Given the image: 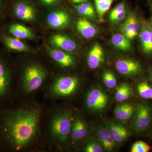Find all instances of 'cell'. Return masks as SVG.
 I'll list each match as a JSON object with an SVG mask.
<instances>
[{"mask_svg":"<svg viewBox=\"0 0 152 152\" xmlns=\"http://www.w3.org/2000/svg\"><path fill=\"white\" fill-rule=\"evenodd\" d=\"M42 1L44 4L50 5L54 4L56 1L57 0H42Z\"/></svg>","mask_w":152,"mask_h":152,"instance_id":"cell-34","label":"cell"},{"mask_svg":"<svg viewBox=\"0 0 152 152\" xmlns=\"http://www.w3.org/2000/svg\"><path fill=\"white\" fill-rule=\"evenodd\" d=\"M106 126L116 143H122L125 142L130 135V133L126 128L116 123L107 122Z\"/></svg>","mask_w":152,"mask_h":152,"instance_id":"cell-11","label":"cell"},{"mask_svg":"<svg viewBox=\"0 0 152 152\" xmlns=\"http://www.w3.org/2000/svg\"><path fill=\"white\" fill-rule=\"evenodd\" d=\"M135 111L134 106L130 104H121L117 106L114 110V114L117 119L126 121L131 118Z\"/></svg>","mask_w":152,"mask_h":152,"instance_id":"cell-19","label":"cell"},{"mask_svg":"<svg viewBox=\"0 0 152 152\" xmlns=\"http://www.w3.org/2000/svg\"><path fill=\"white\" fill-rule=\"evenodd\" d=\"M76 26L78 31L87 39L93 37L96 33V29L94 26L86 19H79Z\"/></svg>","mask_w":152,"mask_h":152,"instance_id":"cell-21","label":"cell"},{"mask_svg":"<svg viewBox=\"0 0 152 152\" xmlns=\"http://www.w3.org/2000/svg\"><path fill=\"white\" fill-rule=\"evenodd\" d=\"M126 10L124 4L123 3H120L112 10L110 15V19L111 21L117 15L121 13L122 12Z\"/></svg>","mask_w":152,"mask_h":152,"instance_id":"cell-31","label":"cell"},{"mask_svg":"<svg viewBox=\"0 0 152 152\" xmlns=\"http://www.w3.org/2000/svg\"><path fill=\"white\" fill-rule=\"evenodd\" d=\"M151 3L152 5V0H151Z\"/></svg>","mask_w":152,"mask_h":152,"instance_id":"cell-38","label":"cell"},{"mask_svg":"<svg viewBox=\"0 0 152 152\" xmlns=\"http://www.w3.org/2000/svg\"><path fill=\"white\" fill-rule=\"evenodd\" d=\"M115 68L120 74L124 75H135L140 72L141 66L140 63L130 59H122L115 63Z\"/></svg>","mask_w":152,"mask_h":152,"instance_id":"cell-8","label":"cell"},{"mask_svg":"<svg viewBox=\"0 0 152 152\" xmlns=\"http://www.w3.org/2000/svg\"><path fill=\"white\" fill-rule=\"evenodd\" d=\"M104 60V50L99 44H95L88 54V66L90 69H94L100 65Z\"/></svg>","mask_w":152,"mask_h":152,"instance_id":"cell-15","label":"cell"},{"mask_svg":"<svg viewBox=\"0 0 152 152\" xmlns=\"http://www.w3.org/2000/svg\"><path fill=\"white\" fill-rule=\"evenodd\" d=\"M151 147L146 143L143 141L136 142L132 145L131 151L132 152H148Z\"/></svg>","mask_w":152,"mask_h":152,"instance_id":"cell-29","label":"cell"},{"mask_svg":"<svg viewBox=\"0 0 152 152\" xmlns=\"http://www.w3.org/2000/svg\"><path fill=\"white\" fill-rule=\"evenodd\" d=\"M114 0H94L96 10L101 20L111 7Z\"/></svg>","mask_w":152,"mask_h":152,"instance_id":"cell-26","label":"cell"},{"mask_svg":"<svg viewBox=\"0 0 152 152\" xmlns=\"http://www.w3.org/2000/svg\"><path fill=\"white\" fill-rule=\"evenodd\" d=\"M69 22V17L66 12L56 11L49 14L47 18L48 24L55 29L66 27Z\"/></svg>","mask_w":152,"mask_h":152,"instance_id":"cell-12","label":"cell"},{"mask_svg":"<svg viewBox=\"0 0 152 152\" xmlns=\"http://www.w3.org/2000/svg\"><path fill=\"white\" fill-rule=\"evenodd\" d=\"M72 123L70 112L65 111L57 114L51 123L52 135L58 140L65 142L70 135Z\"/></svg>","mask_w":152,"mask_h":152,"instance_id":"cell-3","label":"cell"},{"mask_svg":"<svg viewBox=\"0 0 152 152\" xmlns=\"http://www.w3.org/2000/svg\"><path fill=\"white\" fill-rule=\"evenodd\" d=\"M132 94V90L130 87L126 84L120 85L115 94L116 100L119 102H122L126 100Z\"/></svg>","mask_w":152,"mask_h":152,"instance_id":"cell-25","label":"cell"},{"mask_svg":"<svg viewBox=\"0 0 152 152\" xmlns=\"http://www.w3.org/2000/svg\"><path fill=\"white\" fill-rule=\"evenodd\" d=\"M112 42L114 46L123 51L126 52L132 50L130 39L124 35L120 34H114L112 37Z\"/></svg>","mask_w":152,"mask_h":152,"instance_id":"cell-23","label":"cell"},{"mask_svg":"<svg viewBox=\"0 0 152 152\" xmlns=\"http://www.w3.org/2000/svg\"><path fill=\"white\" fill-rule=\"evenodd\" d=\"M12 74L10 66L6 58L0 54V109L10 100L12 94Z\"/></svg>","mask_w":152,"mask_h":152,"instance_id":"cell-2","label":"cell"},{"mask_svg":"<svg viewBox=\"0 0 152 152\" xmlns=\"http://www.w3.org/2000/svg\"><path fill=\"white\" fill-rule=\"evenodd\" d=\"M108 102V96L99 88H94L91 90L86 99L87 107L92 111L102 110L107 107Z\"/></svg>","mask_w":152,"mask_h":152,"instance_id":"cell-7","label":"cell"},{"mask_svg":"<svg viewBox=\"0 0 152 152\" xmlns=\"http://www.w3.org/2000/svg\"><path fill=\"white\" fill-rule=\"evenodd\" d=\"M148 23L149 24L150 27H151V29L152 30V15H151V18H150V21Z\"/></svg>","mask_w":152,"mask_h":152,"instance_id":"cell-36","label":"cell"},{"mask_svg":"<svg viewBox=\"0 0 152 152\" xmlns=\"http://www.w3.org/2000/svg\"><path fill=\"white\" fill-rule=\"evenodd\" d=\"M79 83L78 79L76 77H60L52 86V92L55 95L60 96H69L76 91Z\"/></svg>","mask_w":152,"mask_h":152,"instance_id":"cell-5","label":"cell"},{"mask_svg":"<svg viewBox=\"0 0 152 152\" xmlns=\"http://www.w3.org/2000/svg\"><path fill=\"white\" fill-rule=\"evenodd\" d=\"M40 115L34 108L0 109V150L18 151L29 145L37 134Z\"/></svg>","mask_w":152,"mask_h":152,"instance_id":"cell-1","label":"cell"},{"mask_svg":"<svg viewBox=\"0 0 152 152\" xmlns=\"http://www.w3.org/2000/svg\"><path fill=\"white\" fill-rule=\"evenodd\" d=\"M135 113L132 124L133 129L137 132L146 130L151 123V112L150 107L146 104H139L136 107Z\"/></svg>","mask_w":152,"mask_h":152,"instance_id":"cell-6","label":"cell"},{"mask_svg":"<svg viewBox=\"0 0 152 152\" xmlns=\"http://www.w3.org/2000/svg\"><path fill=\"white\" fill-rule=\"evenodd\" d=\"M88 133V126L83 120L77 118L72 124L70 135L74 141L84 138Z\"/></svg>","mask_w":152,"mask_h":152,"instance_id":"cell-17","label":"cell"},{"mask_svg":"<svg viewBox=\"0 0 152 152\" xmlns=\"http://www.w3.org/2000/svg\"><path fill=\"white\" fill-rule=\"evenodd\" d=\"M103 80L106 86L109 88H113L117 85V80L113 74L109 71L105 72L103 75Z\"/></svg>","mask_w":152,"mask_h":152,"instance_id":"cell-28","label":"cell"},{"mask_svg":"<svg viewBox=\"0 0 152 152\" xmlns=\"http://www.w3.org/2000/svg\"><path fill=\"white\" fill-rule=\"evenodd\" d=\"M78 13L83 17L94 18L96 14L94 6L91 3H83L75 6Z\"/></svg>","mask_w":152,"mask_h":152,"instance_id":"cell-24","label":"cell"},{"mask_svg":"<svg viewBox=\"0 0 152 152\" xmlns=\"http://www.w3.org/2000/svg\"><path fill=\"white\" fill-rule=\"evenodd\" d=\"M50 43L55 48L66 51L75 50L77 47V45L75 41L67 36L60 34L52 36L50 38Z\"/></svg>","mask_w":152,"mask_h":152,"instance_id":"cell-14","label":"cell"},{"mask_svg":"<svg viewBox=\"0 0 152 152\" xmlns=\"http://www.w3.org/2000/svg\"><path fill=\"white\" fill-rule=\"evenodd\" d=\"M5 4L4 2V0H0V16L4 12V9Z\"/></svg>","mask_w":152,"mask_h":152,"instance_id":"cell-33","label":"cell"},{"mask_svg":"<svg viewBox=\"0 0 152 152\" xmlns=\"http://www.w3.org/2000/svg\"><path fill=\"white\" fill-rule=\"evenodd\" d=\"M48 52L51 58L62 66L68 67L75 64L73 57L66 52L51 49H49Z\"/></svg>","mask_w":152,"mask_h":152,"instance_id":"cell-16","label":"cell"},{"mask_svg":"<svg viewBox=\"0 0 152 152\" xmlns=\"http://www.w3.org/2000/svg\"><path fill=\"white\" fill-rule=\"evenodd\" d=\"M99 143L107 151H112L116 148V142L112 137L107 128L100 126L98 128L96 133Z\"/></svg>","mask_w":152,"mask_h":152,"instance_id":"cell-13","label":"cell"},{"mask_svg":"<svg viewBox=\"0 0 152 152\" xmlns=\"http://www.w3.org/2000/svg\"><path fill=\"white\" fill-rule=\"evenodd\" d=\"M46 77L45 70L39 66L32 64L26 68L24 73L23 86L28 92L34 91L39 88Z\"/></svg>","mask_w":152,"mask_h":152,"instance_id":"cell-4","label":"cell"},{"mask_svg":"<svg viewBox=\"0 0 152 152\" xmlns=\"http://www.w3.org/2000/svg\"><path fill=\"white\" fill-rule=\"evenodd\" d=\"M141 26V21L140 20L135 14L131 13L122 26L121 31L123 34L131 31H135L139 33Z\"/></svg>","mask_w":152,"mask_h":152,"instance_id":"cell-20","label":"cell"},{"mask_svg":"<svg viewBox=\"0 0 152 152\" xmlns=\"http://www.w3.org/2000/svg\"><path fill=\"white\" fill-rule=\"evenodd\" d=\"M149 76L150 80L152 82V67L151 68L150 70Z\"/></svg>","mask_w":152,"mask_h":152,"instance_id":"cell-37","label":"cell"},{"mask_svg":"<svg viewBox=\"0 0 152 152\" xmlns=\"http://www.w3.org/2000/svg\"><path fill=\"white\" fill-rule=\"evenodd\" d=\"M10 35L19 39H32L34 35L30 29L17 23H13L7 27Z\"/></svg>","mask_w":152,"mask_h":152,"instance_id":"cell-18","label":"cell"},{"mask_svg":"<svg viewBox=\"0 0 152 152\" xmlns=\"http://www.w3.org/2000/svg\"><path fill=\"white\" fill-rule=\"evenodd\" d=\"M0 39L6 48L9 50L17 52H27L29 50L26 45L18 38L9 35L6 33L0 34Z\"/></svg>","mask_w":152,"mask_h":152,"instance_id":"cell-10","label":"cell"},{"mask_svg":"<svg viewBox=\"0 0 152 152\" xmlns=\"http://www.w3.org/2000/svg\"><path fill=\"white\" fill-rule=\"evenodd\" d=\"M126 15V12L125 10L117 15L111 21L114 23H117V22L121 21L125 18Z\"/></svg>","mask_w":152,"mask_h":152,"instance_id":"cell-32","label":"cell"},{"mask_svg":"<svg viewBox=\"0 0 152 152\" xmlns=\"http://www.w3.org/2000/svg\"><path fill=\"white\" fill-rule=\"evenodd\" d=\"M137 90L141 97L146 99H152V87L146 81L139 83Z\"/></svg>","mask_w":152,"mask_h":152,"instance_id":"cell-27","label":"cell"},{"mask_svg":"<svg viewBox=\"0 0 152 152\" xmlns=\"http://www.w3.org/2000/svg\"><path fill=\"white\" fill-rule=\"evenodd\" d=\"M87 0H72V2L74 4H80L85 2Z\"/></svg>","mask_w":152,"mask_h":152,"instance_id":"cell-35","label":"cell"},{"mask_svg":"<svg viewBox=\"0 0 152 152\" xmlns=\"http://www.w3.org/2000/svg\"><path fill=\"white\" fill-rule=\"evenodd\" d=\"M12 13L20 20L29 21L35 18L36 11L29 4L20 2L15 3L12 7Z\"/></svg>","mask_w":152,"mask_h":152,"instance_id":"cell-9","label":"cell"},{"mask_svg":"<svg viewBox=\"0 0 152 152\" xmlns=\"http://www.w3.org/2000/svg\"><path fill=\"white\" fill-rule=\"evenodd\" d=\"M139 35L142 50L146 54L151 37V27L148 22L141 21V26Z\"/></svg>","mask_w":152,"mask_h":152,"instance_id":"cell-22","label":"cell"},{"mask_svg":"<svg viewBox=\"0 0 152 152\" xmlns=\"http://www.w3.org/2000/svg\"><path fill=\"white\" fill-rule=\"evenodd\" d=\"M86 152H102L103 148L100 144L95 141H91L88 143L85 148Z\"/></svg>","mask_w":152,"mask_h":152,"instance_id":"cell-30","label":"cell"}]
</instances>
